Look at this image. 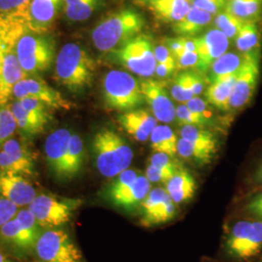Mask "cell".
Wrapping results in <instances>:
<instances>
[{"label":"cell","instance_id":"9f6ffc18","mask_svg":"<svg viewBox=\"0 0 262 262\" xmlns=\"http://www.w3.org/2000/svg\"><path fill=\"white\" fill-rule=\"evenodd\" d=\"M177 69L176 62H168V63H157L156 66V75L159 78H166L172 75L174 71Z\"/></svg>","mask_w":262,"mask_h":262},{"label":"cell","instance_id":"6125c7cd","mask_svg":"<svg viewBox=\"0 0 262 262\" xmlns=\"http://www.w3.org/2000/svg\"><path fill=\"white\" fill-rule=\"evenodd\" d=\"M227 1H228V0H227Z\"/></svg>","mask_w":262,"mask_h":262},{"label":"cell","instance_id":"f907efd6","mask_svg":"<svg viewBox=\"0 0 262 262\" xmlns=\"http://www.w3.org/2000/svg\"><path fill=\"white\" fill-rule=\"evenodd\" d=\"M187 108L192 111V112L197 113L203 117H205L208 120L211 119L212 116V111L210 108V104L207 102L206 100H203L199 96H193L190 100H188L187 103Z\"/></svg>","mask_w":262,"mask_h":262},{"label":"cell","instance_id":"83f0119b","mask_svg":"<svg viewBox=\"0 0 262 262\" xmlns=\"http://www.w3.org/2000/svg\"><path fill=\"white\" fill-rule=\"evenodd\" d=\"M10 110L13 114L18 129L27 136H35L45 129L48 122L36 116L27 112L19 103L18 100L14 101L10 106Z\"/></svg>","mask_w":262,"mask_h":262},{"label":"cell","instance_id":"d590c367","mask_svg":"<svg viewBox=\"0 0 262 262\" xmlns=\"http://www.w3.org/2000/svg\"><path fill=\"white\" fill-rule=\"evenodd\" d=\"M169 197L166 188L164 189L162 187H156L150 189L149 194L141 204L140 224L148 220L150 215H154L165 203Z\"/></svg>","mask_w":262,"mask_h":262},{"label":"cell","instance_id":"6f0895ef","mask_svg":"<svg viewBox=\"0 0 262 262\" xmlns=\"http://www.w3.org/2000/svg\"><path fill=\"white\" fill-rule=\"evenodd\" d=\"M253 181L262 186V161L261 163L258 165V167L255 170L254 174H253Z\"/></svg>","mask_w":262,"mask_h":262},{"label":"cell","instance_id":"d4e9b609","mask_svg":"<svg viewBox=\"0 0 262 262\" xmlns=\"http://www.w3.org/2000/svg\"><path fill=\"white\" fill-rule=\"evenodd\" d=\"M235 77L236 74L213 79L212 84L208 86L205 93L207 102L223 111L230 110L229 104L234 85Z\"/></svg>","mask_w":262,"mask_h":262},{"label":"cell","instance_id":"f6af8a7d","mask_svg":"<svg viewBox=\"0 0 262 262\" xmlns=\"http://www.w3.org/2000/svg\"><path fill=\"white\" fill-rule=\"evenodd\" d=\"M243 208L245 213L252 220L262 222V188L246 201Z\"/></svg>","mask_w":262,"mask_h":262},{"label":"cell","instance_id":"d6a6232c","mask_svg":"<svg viewBox=\"0 0 262 262\" xmlns=\"http://www.w3.org/2000/svg\"><path fill=\"white\" fill-rule=\"evenodd\" d=\"M102 4V0H78L72 4L64 5L66 18L72 21H83L91 18Z\"/></svg>","mask_w":262,"mask_h":262},{"label":"cell","instance_id":"11a10c76","mask_svg":"<svg viewBox=\"0 0 262 262\" xmlns=\"http://www.w3.org/2000/svg\"><path fill=\"white\" fill-rule=\"evenodd\" d=\"M164 45L168 48L170 53L174 58L176 59L185 50H184V44H183V37L169 38L165 39Z\"/></svg>","mask_w":262,"mask_h":262},{"label":"cell","instance_id":"7a4b0ae2","mask_svg":"<svg viewBox=\"0 0 262 262\" xmlns=\"http://www.w3.org/2000/svg\"><path fill=\"white\" fill-rule=\"evenodd\" d=\"M96 62L84 48L77 43H67L56 57V81L71 92L89 88L94 80Z\"/></svg>","mask_w":262,"mask_h":262},{"label":"cell","instance_id":"e0dca14e","mask_svg":"<svg viewBox=\"0 0 262 262\" xmlns=\"http://www.w3.org/2000/svg\"><path fill=\"white\" fill-rule=\"evenodd\" d=\"M61 7H63V0H32L27 18L28 29L36 33H46Z\"/></svg>","mask_w":262,"mask_h":262},{"label":"cell","instance_id":"7dc6e473","mask_svg":"<svg viewBox=\"0 0 262 262\" xmlns=\"http://www.w3.org/2000/svg\"><path fill=\"white\" fill-rule=\"evenodd\" d=\"M191 6L204 10L211 15H217L226 8L227 0H190Z\"/></svg>","mask_w":262,"mask_h":262},{"label":"cell","instance_id":"7bdbcfd3","mask_svg":"<svg viewBox=\"0 0 262 262\" xmlns=\"http://www.w3.org/2000/svg\"><path fill=\"white\" fill-rule=\"evenodd\" d=\"M18 129L17 122L8 108H0V147Z\"/></svg>","mask_w":262,"mask_h":262},{"label":"cell","instance_id":"9a60e30c","mask_svg":"<svg viewBox=\"0 0 262 262\" xmlns=\"http://www.w3.org/2000/svg\"><path fill=\"white\" fill-rule=\"evenodd\" d=\"M193 38L196 45L198 64L196 68L205 73L220 56L225 54L230 45V40L219 29H210L201 36Z\"/></svg>","mask_w":262,"mask_h":262},{"label":"cell","instance_id":"c3c4849f","mask_svg":"<svg viewBox=\"0 0 262 262\" xmlns=\"http://www.w3.org/2000/svg\"><path fill=\"white\" fill-rule=\"evenodd\" d=\"M176 172L166 170V169L159 168L152 164H149L146 169V177L150 183H161L166 185L169 180L173 177Z\"/></svg>","mask_w":262,"mask_h":262},{"label":"cell","instance_id":"4dcf8cb0","mask_svg":"<svg viewBox=\"0 0 262 262\" xmlns=\"http://www.w3.org/2000/svg\"><path fill=\"white\" fill-rule=\"evenodd\" d=\"M180 134L181 138L189 141L196 147L216 154L217 141L211 131L195 125H185L182 126Z\"/></svg>","mask_w":262,"mask_h":262},{"label":"cell","instance_id":"ac0fdd59","mask_svg":"<svg viewBox=\"0 0 262 262\" xmlns=\"http://www.w3.org/2000/svg\"><path fill=\"white\" fill-rule=\"evenodd\" d=\"M71 135L70 130L59 128L48 136L44 145L49 168L56 178L60 180H62L63 166Z\"/></svg>","mask_w":262,"mask_h":262},{"label":"cell","instance_id":"ab89813d","mask_svg":"<svg viewBox=\"0 0 262 262\" xmlns=\"http://www.w3.org/2000/svg\"><path fill=\"white\" fill-rule=\"evenodd\" d=\"M32 0H0V12L27 23L28 8Z\"/></svg>","mask_w":262,"mask_h":262},{"label":"cell","instance_id":"1f68e13d","mask_svg":"<svg viewBox=\"0 0 262 262\" xmlns=\"http://www.w3.org/2000/svg\"><path fill=\"white\" fill-rule=\"evenodd\" d=\"M225 9L243 20H256L262 14V0H228Z\"/></svg>","mask_w":262,"mask_h":262},{"label":"cell","instance_id":"816d5d0a","mask_svg":"<svg viewBox=\"0 0 262 262\" xmlns=\"http://www.w3.org/2000/svg\"><path fill=\"white\" fill-rule=\"evenodd\" d=\"M175 60H176L177 69H187L190 67H196L198 64V55L196 52L190 53V52L184 51Z\"/></svg>","mask_w":262,"mask_h":262},{"label":"cell","instance_id":"91938a15","mask_svg":"<svg viewBox=\"0 0 262 262\" xmlns=\"http://www.w3.org/2000/svg\"><path fill=\"white\" fill-rule=\"evenodd\" d=\"M76 1H78V0H63V6L72 4V3H74Z\"/></svg>","mask_w":262,"mask_h":262},{"label":"cell","instance_id":"7c38bea8","mask_svg":"<svg viewBox=\"0 0 262 262\" xmlns=\"http://www.w3.org/2000/svg\"><path fill=\"white\" fill-rule=\"evenodd\" d=\"M13 96L19 100L25 97L37 99L51 110H70L75 104L66 99L63 95L39 77H27L15 85Z\"/></svg>","mask_w":262,"mask_h":262},{"label":"cell","instance_id":"2e32d148","mask_svg":"<svg viewBox=\"0 0 262 262\" xmlns=\"http://www.w3.org/2000/svg\"><path fill=\"white\" fill-rule=\"evenodd\" d=\"M0 195L7 198L19 208H25L37 195L36 189L27 177L0 171Z\"/></svg>","mask_w":262,"mask_h":262},{"label":"cell","instance_id":"8fae6325","mask_svg":"<svg viewBox=\"0 0 262 262\" xmlns=\"http://www.w3.org/2000/svg\"><path fill=\"white\" fill-rule=\"evenodd\" d=\"M259 77V60L257 53L245 54L242 64L236 73L229 108L238 110L253 98Z\"/></svg>","mask_w":262,"mask_h":262},{"label":"cell","instance_id":"e575fe53","mask_svg":"<svg viewBox=\"0 0 262 262\" xmlns=\"http://www.w3.org/2000/svg\"><path fill=\"white\" fill-rule=\"evenodd\" d=\"M244 55L240 56L235 53H225L220 56L211 66V72L213 79L224 76L236 74L242 64Z\"/></svg>","mask_w":262,"mask_h":262},{"label":"cell","instance_id":"9c48e42d","mask_svg":"<svg viewBox=\"0 0 262 262\" xmlns=\"http://www.w3.org/2000/svg\"><path fill=\"white\" fill-rule=\"evenodd\" d=\"M111 58L131 73L149 78L155 74L157 60L150 36L139 34L127 44L110 53Z\"/></svg>","mask_w":262,"mask_h":262},{"label":"cell","instance_id":"ba28073f","mask_svg":"<svg viewBox=\"0 0 262 262\" xmlns=\"http://www.w3.org/2000/svg\"><path fill=\"white\" fill-rule=\"evenodd\" d=\"M225 251L240 261H250L262 250V222L242 220L231 226L225 239Z\"/></svg>","mask_w":262,"mask_h":262},{"label":"cell","instance_id":"5b68a950","mask_svg":"<svg viewBox=\"0 0 262 262\" xmlns=\"http://www.w3.org/2000/svg\"><path fill=\"white\" fill-rule=\"evenodd\" d=\"M103 99L114 110L128 112L144 103L140 83L133 76L122 70H111L103 79Z\"/></svg>","mask_w":262,"mask_h":262},{"label":"cell","instance_id":"484cf974","mask_svg":"<svg viewBox=\"0 0 262 262\" xmlns=\"http://www.w3.org/2000/svg\"><path fill=\"white\" fill-rule=\"evenodd\" d=\"M149 3L156 18L174 24L183 19L191 7L190 0H155Z\"/></svg>","mask_w":262,"mask_h":262},{"label":"cell","instance_id":"f1b7e54d","mask_svg":"<svg viewBox=\"0 0 262 262\" xmlns=\"http://www.w3.org/2000/svg\"><path fill=\"white\" fill-rule=\"evenodd\" d=\"M150 147L155 152H163L175 158L178 154V138L168 125H157L150 136Z\"/></svg>","mask_w":262,"mask_h":262},{"label":"cell","instance_id":"836d02e7","mask_svg":"<svg viewBox=\"0 0 262 262\" xmlns=\"http://www.w3.org/2000/svg\"><path fill=\"white\" fill-rule=\"evenodd\" d=\"M177 150L180 157L201 166L211 163L215 155L212 151L196 147L195 145L184 138L179 139Z\"/></svg>","mask_w":262,"mask_h":262},{"label":"cell","instance_id":"4316f807","mask_svg":"<svg viewBox=\"0 0 262 262\" xmlns=\"http://www.w3.org/2000/svg\"><path fill=\"white\" fill-rule=\"evenodd\" d=\"M84 143L78 134H72L66 154L62 180L75 178L84 164Z\"/></svg>","mask_w":262,"mask_h":262},{"label":"cell","instance_id":"30bf717a","mask_svg":"<svg viewBox=\"0 0 262 262\" xmlns=\"http://www.w3.org/2000/svg\"><path fill=\"white\" fill-rule=\"evenodd\" d=\"M34 253L41 262H84L79 248L61 228L44 229Z\"/></svg>","mask_w":262,"mask_h":262},{"label":"cell","instance_id":"8992f818","mask_svg":"<svg viewBox=\"0 0 262 262\" xmlns=\"http://www.w3.org/2000/svg\"><path fill=\"white\" fill-rule=\"evenodd\" d=\"M15 52L19 64L27 74H37L48 70L55 59L56 46L46 33L28 30L19 38Z\"/></svg>","mask_w":262,"mask_h":262},{"label":"cell","instance_id":"d6986e66","mask_svg":"<svg viewBox=\"0 0 262 262\" xmlns=\"http://www.w3.org/2000/svg\"><path fill=\"white\" fill-rule=\"evenodd\" d=\"M151 189V183L144 175H139L128 187L122 191L106 198L111 205L125 212H133L141 206Z\"/></svg>","mask_w":262,"mask_h":262},{"label":"cell","instance_id":"b9f144b4","mask_svg":"<svg viewBox=\"0 0 262 262\" xmlns=\"http://www.w3.org/2000/svg\"><path fill=\"white\" fill-rule=\"evenodd\" d=\"M171 95L176 101L182 104L187 103L188 100L194 96L187 83L186 72L180 73L174 79L171 86Z\"/></svg>","mask_w":262,"mask_h":262},{"label":"cell","instance_id":"8d00e7d4","mask_svg":"<svg viewBox=\"0 0 262 262\" xmlns=\"http://www.w3.org/2000/svg\"><path fill=\"white\" fill-rule=\"evenodd\" d=\"M243 19L237 18L233 14L225 9L215 16L216 29L221 30L229 40H235L243 26Z\"/></svg>","mask_w":262,"mask_h":262},{"label":"cell","instance_id":"3957f363","mask_svg":"<svg viewBox=\"0 0 262 262\" xmlns=\"http://www.w3.org/2000/svg\"><path fill=\"white\" fill-rule=\"evenodd\" d=\"M92 149L96 168L105 178H115L128 169L134 157L127 142L108 128L95 133Z\"/></svg>","mask_w":262,"mask_h":262},{"label":"cell","instance_id":"f5cc1de1","mask_svg":"<svg viewBox=\"0 0 262 262\" xmlns=\"http://www.w3.org/2000/svg\"><path fill=\"white\" fill-rule=\"evenodd\" d=\"M187 83L194 96H198L202 94L204 88V81L202 76L192 71H186Z\"/></svg>","mask_w":262,"mask_h":262},{"label":"cell","instance_id":"f546056e","mask_svg":"<svg viewBox=\"0 0 262 262\" xmlns=\"http://www.w3.org/2000/svg\"><path fill=\"white\" fill-rule=\"evenodd\" d=\"M236 47L243 55L257 53L260 44V33L256 20H245L237 37Z\"/></svg>","mask_w":262,"mask_h":262},{"label":"cell","instance_id":"74e56055","mask_svg":"<svg viewBox=\"0 0 262 262\" xmlns=\"http://www.w3.org/2000/svg\"><path fill=\"white\" fill-rule=\"evenodd\" d=\"M140 175V173L137 170L134 169H126L118 176H116L112 182L105 187L101 195L104 200L108 197L112 196L114 194L122 191L125 187L131 185L137 177Z\"/></svg>","mask_w":262,"mask_h":262},{"label":"cell","instance_id":"7402d4cb","mask_svg":"<svg viewBox=\"0 0 262 262\" xmlns=\"http://www.w3.org/2000/svg\"><path fill=\"white\" fill-rule=\"evenodd\" d=\"M28 30L24 19L0 12V68L5 56L15 50L19 38Z\"/></svg>","mask_w":262,"mask_h":262},{"label":"cell","instance_id":"94428289","mask_svg":"<svg viewBox=\"0 0 262 262\" xmlns=\"http://www.w3.org/2000/svg\"><path fill=\"white\" fill-rule=\"evenodd\" d=\"M145 1H148V2H150V1H155V0H145Z\"/></svg>","mask_w":262,"mask_h":262},{"label":"cell","instance_id":"6da1fadb","mask_svg":"<svg viewBox=\"0 0 262 262\" xmlns=\"http://www.w3.org/2000/svg\"><path fill=\"white\" fill-rule=\"evenodd\" d=\"M146 26L145 18L136 10L122 8L104 17L92 31L95 48L111 53L138 36Z\"/></svg>","mask_w":262,"mask_h":262},{"label":"cell","instance_id":"680465c9","mask_svg":"<svg viewBox=\"0 0 262 262\" xmlns=\"http://www.w3.org/2000/svg\"><path fill=\"white\" fill-rule=\"evenodd\" d=\"M0 262H14L12 259H10L9 257H7L5 254L0 252Z\"/></svg>","mask_w":262,"mask_h":262},{"label":"cell","instance_id":"cb8c5ba5","mask_svg":"<svg viewBox=\"0 0 262 262\" xmlns=\"http://www.w3.org/2000/svg\"><path fill=\"white\" fill-rule=\"evenodd\" d=\"M213 20V15L204 10L190 7L187 15L174 24L173 30L182 37H195Z\"/></svg>","mask_w":262,"mask_h":262},{"label":"cell","instance_id":"277c9868","mask_svg":"<svg viewBox=\"0 0 262 262\" xmlns=\"http://www.w3.org/2000/svg\"><path fill=\"white\" fill-rule=\"evenodd\" d=\"M44 228L28 208L18 211L9 222L0 226V244L19 255L34 253L38 238Z\"/></svg>","mask_w":262,"mask_h":262},{"label":"cell","instance_id":"603a6c76","mask_svg":"<svg viewBox=\"0 0 262 262\" xmlns=\"http://www.w3.org/2000/svg\"><path fill=\"white\" fill-rule=\"evenodd\" d=\"M165 186L169 196L177 205L189 201L194 196L197 187L193 176L184 168L179 169Z\"/></svg>","mask_w":262,"mask_h":262},{"label":"cell","instance_id":"ffe728a7","mask_svg":"<svg viewBox=\"0 0 262 262\" xmlns=\"http://www.w3.org/2000/svg\"><path fill=\"white\" fill-rule=\"evenodd\" d=\"M119 122L131 137L139 142L148 140L158 125L157 118L145 109L123 113L119 117Z\"/></svg>","mask_w":262,"mask_h":262},{"label":"cell","instance_id":"f35d334b","mask_svg":"<svg viewBox=\"0 0 262 262\" xmlns=\"http://www.w3.org/2000/svg\"><path fill=\"white\" fill-rule=\"evenodd\" d=\"M177 214V204L169 197L165 201V203L159 208V210L150 215L148 220L143 222L141 225L145 227H151L156 225L166 224L170 221H172Z\"/></svg>","mask_w":262,"mask_h":262},{"label":"cell","instance_id":"44dd1931","mask_svg":"<svg viewBox=\"0 0 262 262\" xmlns=\"http://www.w3.org/2000/svg\"><path fill=\"white\" fill-rule=\"evenodd\" d=\"M28 77L19 64L15 50L8 53L0 68V106L8 103L15 85Z\"/></svg>","mask_w":262,"mask_h":262},{"label":"cell","instance_id":"681fc988","mask_svg":"<svg viewBox=\"0 0 262 262\" xmlns=\"http://www.w3.org/2000/svg\"><path fill=\"white\" fill-rule=\"evenodd\" d=\"M19 207L16 206L10 200L0 195V226L6 224L17 215Z\"/></svg>","mask_w":262,"mask_h":262},{"label":"cell","instance_id":"52a82bcc","mask_svg":"<svg viewBox=\"0 0 262 262\" xmlns=\"http://www.w3.org/2000/svg\"><path fill=\"white\" fill-rule=\"evenodd\" d=\"M82 205L83 201L78 198L41 193L35 196L28 208L39 225L44 229H51L68 224Z\"/></svg>","mask_w":262,"mask_h":262},{"label":"cell","instance_id":"bcb514c9","mask_svg":"<svg viewBox=\"0 0 262 262\" xmlns=\"http://www.w3.org/2000/svg\"><path fill=\"white\" fill-rule=\"evenodd\" d=\"M150 164H152L159 168L166 169L173 172H177L180 167L178 161L173 157H170L163 152H155L150 159Z\"/></svg>","mask_w":262,"mask_h":262},{"label":"cell","instance_id":"4fadbf2b","mask_svg":"<svg viewBox=\"0 0 262 262\" xmlns=\"http://www.w3.org/2000/svg\"><path fill=\"white\" fill-rule=\"evenodd\" d=\"M0 171L30 177L35 172V159L27 146L10 138L0 147Z\"/></svg>","mask_w":262,"mask_h":262},{"label":"cell","instance_id":"60d3db41","mask_svg":"<svg viewBox=\"0 0 262 262\" xmlns=\"http://www.w3.org/2000/svg\"><path fill=\"white\" fill-rule=\"evenodd\" d=\"M176 119L178 121L179 125H195L199 127H204L210 120L205 117L190 111L186 104H181L176 107Z\"/></svg>","mask_w":262,"mask_h":262},{"label":"cell","instance_id":"db71d44e","mask_svg":"<svg viewBox=\"0 0 262 262\" xmlns=\"http://www.w3.org/2000/svg\"><path fill=\"white\" fill-rule=\"evenodd\" d=\"M155 57L157 63H168V62H176L174 56L170 53L168 48L165 45H159L155 47Z\"/></svg>","mask_w":262,"mask_h":262},{"label":"cell","instance_id":"5bb4252c","mask_svg":"<svg viewBox=\"0 0 262 262\" xmlns=\"http://www.w3.org/2000/svg\"><path fill=\"white\" fill-rule=\"evenodd\" d=\"M144 100L150 106L152 115L159 122L169 123L176 119V108L162 82L147 79L140 82Z\"/></svg>","mask_w":262,"mask_h":262},{"label":"cell","instance_id":"ee69618b","mask_svg":"<svg viewBox=\"0 0 262 262\" xmlns=\"http://www.w3.org/2000/svg\"><path fill=\"white\" fill-rule=\"evenodd\" d=\"M20 106L27 111L30 113L38 118L46 121L49 122L52 120V115H51V109L48 107L47 105L42 103L37 99L31 98V97H25L18 100Z\"/></svg>","mask_w":262,"mask_h":262}]
</instances>
